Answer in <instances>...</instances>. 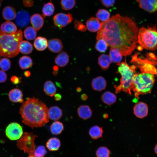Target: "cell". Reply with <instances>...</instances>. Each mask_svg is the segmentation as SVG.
Returning a JSON list of instances; mask_svg holds the SVG:
<instances>
[{"instance_id":"cell-11","label":"cell","mask_w":157,"mask_h":157,"mask_svg":"<svg viewBox=\"0 0 157 157\" xmlns=\"http://www.w3.org/2000/svg\"><path fill=\"white\" fill-rule=\"evenodd\" d=\"M30 16L28 13L24 10L19 11L15 17V22L20 27H24L28 25L30 21Z\"/></svg>"},{"instance_id":"cell-35","label":"cell","mask_w":157,"mask_h":157,"mask_svg":"<svg viewBox=\"0 0 157 157\" xmlns=\"http://www.w3.org/2000/svg\"><path fill=\"white\" fill-rule=\"evenodd\" d=\"M36 31L33 27H27L24 31V35L25 38L29 40L34 39L36 36Z\"/></svg>"},{"instance_id":"cell-42","label":"cell","mask_w":157,"mask_h":157,"mask_svg":"<svg viewBox=\"0 0 157 157\" xmlns=\"http://www.w3.org/2000/svg\"><path fill=\"white\" fill-rule=\"evenodd\" d=\"M100 1L102 5L107 8L112 6L115 2V0H100Z\"/></svg>"},{"instance_id":"cell-17","label":"cell","mask_w":157,"mask_h":157,"mask_svg":"<svg viewBox=\"0 0 157 157\" xmlns=\"http://www.w3.org/2000/svg\"><path fill=\"white\" fill-rule=\"evenodd\" d=\"M88 29L91 32H95L98 31L101 27V23L97 18L92 17L88 19L86 22Z\"/></svg>"},{"instance_id":"cell-46","label":"cell","mask_w":157,"mask_h":157,"mask_svg":"<svg viewBox=\"0 0 157 157\" xmlns=\"http://www.w3.org/2000/svg\"><path fill=\"white\" fill-rule=\"evenodd\" d=\"M54 99L56 101H60L62 99V96L59 94H55Z\"/></svg>"},{"instance_id":"cell-43","label":"cell","mask_w":157,"mask_h":157,"mask_svg":"<svg viewBox=\"0 0 157 157\" xmlns=\"http://www.w3.org/2000/svg\"><path fill=\"white\" fill-rule=\"evenodd\" d=\"M7 78L6 74L3 70H0V83L5 82Z\"/></svg>"},{"instance_id":"cell-22","label":"cell","mask_w":157,"mask_h":157,"mask_svg":"<svg viewBox=\"0 0 157 157\" xmlns=\"http://www.w3.org/2000/svg\"><path fill=\"white\" fill-rule=\"evenodd\" d=\"M101 99L105 104L111 105L115 103L117 100V97L113 93L107 91L104 92L102 95Z\"/></svg>"},{"instance_id":"cell-9","label":"cell","mask_w":157,"mask_h":157,"mask_svg":"<svg viewBox=\"0 0 157 157\" xmlns=\"http://www.w3.org/2000/svg\"><path fill=\"white\" fill-rule=\"evenodd\" d=\"M53 22L55 25L59 28L66 26L73 20L72 15L69 13H58L53 17Z\"/></svg>"},{"instance_id":"cell-32","label":"cell","mask_w":157,"mask_h":157,"mask_svg":"<svg viewBox=\"0 0 157 157\" xmlns=\"http://www.w3.org/2000/svg\"><path fill=\"white\" fill-rule=\"evenodd\" d=\"M63 123L58 121H55L52 123L50 126V130L53 134L57 135L60 134L64 129Z\"/></svg>"},{"instance_id":"cell-23","label":"cell","mask_w":157,"mask_h":157,"mask_svg":"<svg viewBox=\"0 0 157 157\" xmlns=\"http://www.w3.org/2000/svg\"><path fill=\"white\" fill-rule=\"evenodd\" d=\"M33 44L34 47L37 50L42 51L48 47V42L45 38L39 36L35 39Z\"/></svg>"},{"instance_id":"cell-1","label":"cell","mask_w":157,"mask_h":157,"mask_svg":"<svg viewBox=\"0 0 157 157\" xmlns=\"http://www.w3.org/2000/svg\"><path fill=\"white\" fill-rule=\"evenodd\" d=\"M138 31L132 18L117 14L101 23L96 38L103 39L108 46L118 48L122 55L127 56L136 47Z\"/></svg>"},{"instance_id":"cell-49","label":"cell","mask_w":157,"mask_h":157,"mask_svg":"<svg viewBox=\"0 0 157 157\" xmlns=\"http://www.w3.org/2000/svg\"><path fill=\"white\" fill-rule=\"evenodd\" d=\"M24 75L26 77H29L31 75V73L28 71H26L24 72Z\"/></svg>"},{"instance_id":"cell-52","label":"cell","mask_w":157,"mask_h":157,"mask_svg":"<svg viewBox=\"0 0 157 157\" xmlns=\"http://www.w3.org/2000/svg\"><path fill=\"white\" fill-rule=\"evenodd\" d=\"M77 91L78 92H80L81 91V88L78 87L77 88Z\"/></svg>"},{"instance_id":"cell-38","label":"cell","mask_w":157,"mask_h":157,"mask_svg":"<svg viewBox=\"0 0 157 157\" xmlns=\"http://www.w3.org/2000/svg\"><path fill=\"white\" fill-rule=\"evenodd\" d=\"M110 151L106 147H99L96 151V154L97 157H109Z\"/></svg>"},{"instance_id":"cell-15","label":"cell","mask_w":157,"mask_h":157,"mask_svg":"<svg viewBox=\"0 0 157 157\" xmlns=\"http://www.w3.org/2000/svg\"><path fill=\"white\" fill-rule=\"evenodd\" d=\"M9 100L13 103H22L23 102V94L19 89L15 88L10 90L8 93Z\"/></svg>"},{"instance_id":"cell-39","label":"cell","mask_w":157,"mask_h":157,"mask_svg":"<svg viewBox=\"0 0 157 157\" xmlns=\"http://www.w3.org/2000/svg\"><path fill=\"white\" fill-rule=\"evenodd\" d=\"M11 62L7 58H2L0 60V68L3 71H7L10 67Z\"/></svg>"},{"instance_id":"cell-14","label":"cell","mask_w":157,"mask_h":157,"mask_svg":"<svg viewBox=\"0 0 157 157\" xmlns=\"http://www.w3.org/2000/svg\"><path fill=\"white\" fill-rule=\"evenodd\" d=\"M48 47L51 51L57 53L60 52L62 50L63 46L60 40L58 38H54L49 40Z\"/></svg>"},{"instance_id":"cell-18","label":"cell","mask_w":157,"mask_h":157,"mask_svg":"<svg viewBox=\"0 0 157 157\" xmlns=\"http://www.w3.org/2000/svg\"><path fill=\"white\" fill-rule=\"evenodd\" d=\"M1 31L7 35H12L17 31V27L13 22L6 21L2 24L0 26Z\"/></svg>"},{"instance_id":"cell-27","label":"cell","mask_w":157,"mask_h":157,"mask_svg":"<svg viewBox=\"0 0 157 157\" xmlns=\"http://www.w3.org/2000/svg\"><path fill=\"white\" fill-rule=\"evenodd\" d=\"M103 128L99 126L95 125L91 127L89 131V134L93 139H97L102 137Z\"/></svg>"},{"instance_id":"cell-51","label":"cell","mask_w":157,"mask_h":157,"mask_svg":"<svg viewBox=\"0 0 157 157\" xmlns=\"http://www.w3.org/2000/svg\"><path fill=\"white\" fill-rule=\"evenodd\" d=\"M154 150L155 153L157 154V144H156L154 147Z\"/></svg>"},{"instance_id":"cell-41","label":"cell","mask_w":157,"mask_h":157,"mask_svg":"<svg viewBox=\"0 0 157 157\" xmlns=\"http://www.w3.org/2000/svg\"><path fill=\"white\" fill-rule=\"evenodd\" d=\"M74 28L76 29L84 32L86 30V26L80 21L75 20L74 22Z\"/></svg>"},{"instance_id":"cell-50","label":"cell","mask_w":157,"mask_h":157,"mask_svg":"<svg viewBox=\"0 0 157 157\" xmlns=\"http://www.w3.org/2000/svg\"><path fill=\"white\" fill-rule=\"evenodd\" d=\"M28 157H38L35 156L34 154V152L29 154Z\"/></svg>"},{"instance_id":"cell-12","label":"cell","mask_w":157,"mask_h":157,"mask_svg":"<svg viewBox=\"0 0 157 157\" xmlns=\"http://www.w3.org/2000/svg\"><path fill=\"white\" fill-rule=\"evenodd\" d=\"M133 111L134 114L136 117L140 118H143L148 114V106L144 102H138L134 106Z\"/></svg>"},{"instance_id":"cell-29","label":"cell","mask_w":157,"mask_h":157,"mask_svg":"<svg viewBox=\"0 0 157 157\" xmlns=\"http://www.w3.org/2000/svg\"><path fill=\"white\" fill-rule=\"evenodd\" d=\"M109 56L112 61L115 63H120L122 59V55L119 49L117 48L111 47Z\"/></svg>"},{"instance_id":"cell-24","label":"cell","mask_w":157,"mask_h":157,"mask_svg":"<svg viewBox=\"0 0 157 157\" xmlns=\"http://www.w3.org/2000/svg\"><path fill=\"white\" fill-rule=\"evenodd\" d=\"M17 15L15 10L13 7L10 6L5 7L2 11L3 18L8 21H10L15 19Z\"/></svg>"},{"instance_id":"cell-47","label":"cell","mask_w":157,"mask_h":157,"mask_svg":"<svg viewBox=\"0 0 157 157\" xmlns=\"http://www.w3.org/2000/svg\"><path fill=\"white\" fill-rule=\"evenodd\" d=\"M53 74L54 75H56L57 74L58 67L57 66L55 65L53 67Z\"/></svg>"},{"instance_id":"cell-3","label":"cell","mask_w":157,"mask_h":157,"mask_svg":"<svg viewBox=\"0 0 157 157\" xmlns=\"http://www.w3.org/2000/svg\"><path fill=\"white\" fill-rule=\"evenodd\" d=\"M22 38L23 33L21 30L10 35L0 31V56L12 58L17 55Z\"/></svg>"},{"instance_id":"cell-10","label":"cell","mask_w":157,"mask_h":157,"mask_svg":"<svg viewBox=\"0 0 157 157\" xmlns=\"http://www.w3.org/2000/svg\"><path fill=\"white\" fill-rule=\"evenodd\" d=\"M139 7L150 13L157 11V0H136Z\"/></svg>"},{"instance_id":"cell-40","label":"cell","mask_w":157,"mask_h":157,"mask_svg":"<svg viewBox=\"0 0 157 157\" xmlns=\"http://www.w3.org/2000/svg\"><path fill=\"white\" fill-rule=\"evenodd\" d=\"M47 152L45 147L41 145L39 146L35 149L34 154L35 156L38 157H44Z\"/></svg>"},{"instance_id":"cell-37","label":"cell","mask_w":157,"mask_h":157,"mask_svg":"<svg viewBox=\"0 0 157 157\" xmlns=\"http://www.w3.org/2000/svg\"><path fill=\"white\" fill-rule=\"evenodd\" d=\"M108 45L105 41L102 39L97 40L95 45V48L101 52H104L107 49Z\"/></svg>"},{"instance_id":"cell-31","label":"cell","mask_w":157,"mask_h":157,"mask_svg":"<svg viewBox=\"0 0 157 157\" xmlns=\"http://www.w3.org/2000/svg\"><path fill=\"white\" fill-rule=\"evenodd\" d=\"M20 67L23 69H26L31 67L33 65V63L31 58L27 56L21 57L19 61Z\"/></svg>"},{"instance_id":"cell-34","label":"cell","mask_w":157,"mask_h":157,"mask_svg":"<svg viewBox=\"0 0 157 157\" xmlns=\"http://www.w3.org/2000/svg\"><path fill=\"white\" fill-rule=\"evenodd\" d=\"M97 18L103 22L108 21L110 16V13L104 9H100L98 10L96 15Z\"/></svg>"},{"instance_id":"cell-2","label":"cell","mask_w":157,"mask_h":157,"mask_svg":"<svg viewBox=\"0 0 157 157\" xmlns=\"http://www.w3.org/2000/svg\"><path fill=\"white\" fill-rule=\"evenodd\" d=\"M22 122L33 128L42 127L49 122L48 109L45 104L35 97L27 99L19 110Z\"/></svg>"},{"instance_id":"cell-19","label":"cell","mask_w":157,"mask_h":157,"mask_svg":"<svg viewBox=\"0 0 157 157\" xmlns=\"http://www.w3.org/2000/svg\"><path fill=\"white\" fill-rule=\"evenodd\" d=\"M77 111L79 117L85 120L90 118L92 114L91 109L87 105L80 106L77 109Z\"/></svg>"},{"instance_id":"cell-26","label":"cell","mask_w":157,"mask_h":157,"mask_svg":"<svg viewBox=\"0 0 157 157\" xmlns=\"http://www.w3.org/2000/svg\"><path fill=\"white\" fill-rule=\"evenodd\" d=\"M44 90L48 96L53 97L56 94V89L54 83L50 80L46 81L44 85Z\"/></svg>"},{"instance_id":"cell-36","label":"cell","mask_w":157,"mask_h":157,"mask_svg":"<svg viewBox=\"0 0 157 157\" xmlns=\"http://www.w3.org/2000/svg\"><path fill=\"white\" fill-rule=\"evenodd\" d=\"M60 4L62 9L68 10L72 9L76 4L75 0H61Z\"/></svg>"},{"instance_id":"cell-28","label":"cell","mask_w":157,"mask_h":157,"mask_svg":"<svg viewBox=\"0 0 157 157\" xmlns=\"http://www.w3.org/2000/svg\"><path fill=\"white\" fill-rule=\"evenodd\" d=\"M46 147L50 151L58 150L60 146V142L58 138L53 137L50 138L46 143Z\"/></svg>"},{"instance_id":"cell-6","label":"cell","mask_w":157,"mask_h":157,"mask_svg":"<svg viewBox=\"0 0 157 157\" xmlns=\"http://www.w3.org/2000/svg\"><path fill=\"white\" fill-rule=\"evenodd\" d=\"M137 42L142 48L151 51L157 49V27L152 26L141 28Z\"/></svg>"},{"instance_id":"cell-13","label":"cell","mask_w":157,"mask_h":157,"mask_svg":"<svg viewBox=\"0 0 157 157\" xmlns=\"http://www.w3.org/2000/svg\"><path fill=\"white\" fill-rule=\"evenodd\" d=\"M44 16L42 15L35 14L31 17L30 21L33 27L36 31H39L44 24Z\"/></svg>"},{"instance_id":"cell-53","label":"cell","mask_w":157,"mask_h":157,"mask_svg":"<svg viewBox=\"0 0 157 157\" xmlns=\"http://www.w3.org/2000/svg\"><path fill=\"white\" fill-rule=\"evenodd\" d=\"M104 118H107L108 117V116L107 114H105L104 115Z\"/></svg>"},{"instance_id":"cell-54","label":"cell","mask_w":157,"mask_h":157,"mask_svg":"<svg viewBox=\"0 0 157 157\" xmlns=\"http://www.w3.org/2000/svg\"><path fill=\"white\" fill-rule=\"evenodd\" d=\"M0 6H1V4H0Z\"/></svg>"},{"instance_id":"cell-44","label":"cell","mask_w":157,"mask_h":157,"mask_svg":"<svg viewBox=\"0 0 157 157\" xmlns=\"http://www.w3.org/2000/svg\"><path fill=\"white\" fill-rule=\"evenodd\" d=\"M21 78L16 76H13L11 78V81L14 84H17L21 82Z\"/></svg>"},{"instance_id":"cell-7","label":"cell","mask_w":157,"mask_h":157,"mask_svg":"<svg viewBox=\"0 0 157 157\" xmlns=\"http://www.w3.org/2000/svg\"><path fill=\"white\" fill-rule=\"evenodd\" d=\"M37 137V135L32 132L24 133L20 139L17 141L18 148L23 150L25 153L29 154L33 153L36 147L34 140Z\"/></svg>"},{"instance_id":"cell-48","label":"cell","mask_w":157,"mask_h":157,"mask_svg":"<svg viewBox=\"0 0 157 157\" xmlns=\"http://www.w3.org/2000/svg\"><path fill=\"white\" fill-rule=\"evenodd\" d=\"M81 98L83 100H86L88 98L87 95L85 94H83L81 95Z\"/></svg>"},{"instance_id":"cell-30","label":"cell","mask_w":157,"mask_h":157,"mask_svg":"<svg viewBox=\"0 0 157 157\" xmlns=\"http://www.w3.org/2000/svg\"><path fill=\"white\" fill-rule=\"evenodd\" d=\"M19 51L22 54H29L32 52L33 47L29 42L22 40L19 44Z\"/></svg>"},{"instance_id":"cell-33","label":"cell","mask_w":157,"mask_h":157,"mask_svg":"<svg viewBox=\"0 0 157 157\" xmlns=\"http://www.w3.org/2000/svg\"><path fill=\"white\" fill-rule=\"evenodd\" d=\"M55 10L54 6L51 2H49L44 5L42 8L43 15L45 16H50L54 13Z\"/></svg>"},{"instance_id":"cell-8","label":"cell","mask_w":157,"mask_h":157,"mask_svg":"<svg viewBox=\"0 0 157 157\" xmlns=\"http://www.w3.org/2000/svg\"><path fill=\"white\" fill-rule=\"evenodd\" d=\"M5 133L7 137L11 140L19 139L23 133L22 126L18 123L13 122L7 126Z\"/></svg>"},{"instance_id":"cell-45","label":"cell","mask_w":157,"mask_h":157,"mask_svg":"<svg viewBox=\"0 0 157 157\" xmlns=\"http://www.w3.org/2000/svg\"><path fill=\"white\" fill-rule=\"evenodd\" d=\"M23 4L26 7H31L33 5V1L32 0H24Z\"/></svg>"},{"instance_id":"cell-5","label":"cell","mask_w":157,"mask_h":157,"mask_svg":"<svg viewBox=\"0 0 157 157\" xmlns=\"http://www.w3.org/2000/svg\"><path fill=\"white\" fill-rule=\"evenodd\" d=\"M117 65L119 66L118 72L121 75V78L120 84L116 87V92H118L122 90L130 94L132 90L134 79L137 73L135 71L136 67L134 65L129 66L126 62L118 63Z\"/></svg>"},{"instance_id":"cell-20","label":"cell","mask_w":157,"mask_h":157,"mask_svg":"<svg viewBox=\"0 0 157 157\" xmlns=\"http://www.w3.org/2000/svg\"><path fill=\"white\" fill-rule=\"evenodd\" d=\"M48 115L49 119L54 121L57 120L62 117V111L57 106H52L48 109Z\"/></svg>"},{"instance_id":"cell-4","label":"cell","mask_w":157,"mask_h":157,"mask_svg":"<svg viewBox=\"0 0 157 157\" xmlns=\"http://www.w3.org/2000/svg\"><path fill=\"white\" fill-rule=\"evenodd\" d=\"M157 74V72L152 71L136 74L134 79L132 88L136 97L151 92L155 81V75Z\"/></svg>"},{"instance_id":"cell-25","label":"cell","mask_w":157,"mask_h":157,"mask_svg":"<svg viewBox=\"0 0 157 157\" xmlns=\"http://www.w3.org/2000/svg\"><path fill=\"white\" fill-rule=\"evenodd\" d=\"M112 60L109 56L103 54L98 58V63L101 68L104 70L107 69L109 67Z\"/></svg>"},{"instance_id":"cell-16","label":"cell","mask_w":157,"mask_h":157,"mask_svg":"<svg viewBox=\"0 0 157 157\" xmlns=\"http://www.w3.org/2000/svg\"><path fill=\"white\" fill-rule=\"evenodd\" d=\"M107 85L105 78L101 76H99L94 78L92 82L91 85L95 90L101 91L106 88Z\"/></svg>"},{"instance_id":"cell-21","label":"cell","mask_w":157,"mask_h":157,"mask_svg":"<svg viewBox=\"0 0 157 157\" xmlns=\"http://www.w3.org/2000/svg\"><path fill=\"white\" fill-rule=\"evenodd\" d=\"M69 62V57L65 52L62 51L59 53L55 59V62L58 66L62 67L66 66Z\"/></svg>"}]
</instances>
